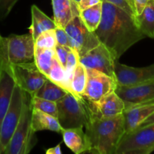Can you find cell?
I'll list each match as a JSON object with an SVG mask.
<instances>
[{
    "instance_id": "obj_1",
    "label": "cell",
    "mask_w": 154,
    "mask_h": 154,
    "mask_svg": "<svg viewBox=\"0 0 154 154\" xmlns=\"http://www.w3.org/2000/svg\"><path fill=\"white\" fill-rule=\"evenodd\" d=\"M102 17L95 33L116 60H119L130 48L146 36L139 29L136 17L108 2L102 1Z\"/></svg>"
},
{
    "instance_id": "obj_2",
    "label": "cell",
    "mask_w": 154,
    "mask_h": 154,
    "mask_svg": "<svg viewBox=\"0 0 154 154\" xmlns=\"http://www.w3.org/2000/svg\"><path fill=\"white\" fill-rule=\"evenodd\" d=\"M85 129L89 146L88 153L115 154L121 138L125 133L123 115L93 118Z\"/></svg>"
},
{
    "instance_id": "obj_3",
    "label": "cell",
    "mask_w": 154,
    "mask_h": 154,
    "mask_svg": "<svg viewBox=\"0 0 154 154\" xmlns=\"http://www.w3.org/2000/svg\"><path fill=\"white\" fill-rule=\"evenodd\" d=\"M57 120L63 129L85 128L93 119L90 101L68 93L57 101Z\"/></svg>"
},
{
    "instance_id": "obj_4",
    "label": "cell",
    "mask_w": 154,
    "mask_h": 154,
    "mask_svg": "<svg viewBox=\"0 0 154 154\" xmlns=\"http://www.w3.org/2000/svg\"><path fill=\"white\" fill-rule=\"evenodd\" d=\"M29 96H26L18 124L3 154H28L37 143L36 132L32 128L33 108Z\"/></svg>"
},
{
    "instance_id": "obj_5",
    "label": "cell",
    "mask_w": 154,
    "mask_h": 154,
    "mask_svg": "<svg viewBox=\"0 0 154 154\" xmlns=\"http://www.w3.org/2000/svg\"><path fill=\"white\" fill-rule=\"evenodd\" d=\"M154 151V123L125 133L115 154H149Z\"/></svg>"
},
{
    "instance_id": "obj_6",
    "label": "cell",
    "mask_w": 154,
    "mask_h": 154,
    "mask_svg": "<svg viewBox=\"0 0 154 154\" xmlns=\"http://www.w3.org/2000/svg\"><path fill=\"white\" fill-rule=\"evenodd\" d=\"M27 94L16 84L8 109L0 125V154L4 153L16 129Z\"/></svg>"
},
{
    "instance_id": "obj_7",
    "label": "cell",
    "mask_w": 154,
    "mask_h": 154,
    "mask_svg": "<svg viewBox=\"0 0 154 154\" xmlns=\"http://www.w3.org/2000/svg\"><path fill=\"white\" fill-rule=\"evenodd\" d=\"M15 85L11 64L8 58L6 38L0 35V125L8 109Z\"/></svg>"
},
{
    "instance_id": "obj_8",
    "label": "cell",
    "mask_w": 154,
    "mask_h": 154,
    "mask_svg": "<svg viewBox=\"0 0 154 154\" xmlns=\"http://www.w3.org/2000/svg\"><path fill=\"white\" fill-rule=\"evenodd\" d=\"M64 29L69 37L70 48L75 51L79 57L101 43L95 32L88 29L79 15L72 18Z\"/></svg>"
},
{
    "instance_id": "obj_9",
    "label": "cell",
    "mask_w": 154,
    "mask_h": 154,
    "mask_svg": "<svg viewBox=\"0 0 154 154\" xmlns=\"http://www.w3.org/2000/svg\"><path fill=\"white\" fill-rule=\"evenodd\" d=\"M11 67L16 84L28 93L30 97L34 96L48 80L47 77L38 69L34 61L11 64Z\"/></svg>"
},
{
    "instance_id": "obj_10",
    "label": "cell",
    "mask_w": 154,
    "mask_h": 154,
    "mask_svg": "<svg viewBox=\"0 0 154 154\" xmlns=\"http://www.w3.org/2000/svg\"><path fill=\"white\" fill-rule=\"evenodd\" d=\"M8 58L11 64L34 61L35 38L30 33L6 37Z\"/></svg>"
},
{
    "instance_id": "obj_11",
    "label": "cell",
    "mask_w": 154,
    "mask_h": 154,
    "mask_svg": "<svg viewBox=\"0 0 154 154\" xmlns=\"http://www.w3.org/2000/svg\"><path fill=\"white\" fill-rule=\"evenodd\" d=\"M87 69V83L83 96L91 102H98L101 98L115 91L117 82L115 78L104 72Z\"/></svg>"
},
{
    "instance_id": "obj_12",
    "label": "cell",
    "mask_w": 154,
    "mask_h": 154,
    "mask_svg": "<svg viewBox=\"0 0 154 154\" xmlns=\"http://www.w3.org/2000/svg\"><path fill=\"white\" fill-rule=\"evenodd\" d=\"M114 74L119 86L131 87L154 82V63L146 67H131L115 62Z\"/></svg>"
},
{
    "instance_id": "obj_13",
    "label": "cell",
    "mask_w": 154,
    "mask_h": 154,
    "mask_svg": "<svg viewBox=\"0 0 154 154\" xmlns=\"http://www.w3.org/2000/svg\"><path fill=\"white\" fill-rule=\"evenodd\" d=\"M116 59L111 51L102 43L79 57V62L86 69H95L115 78L114 66Z\"/></svg>"
},
{
    "instance_id": "obj_14",
    "label": "cell",
    "mask_w": 154,
    "mask_h": 154,
    "mask_svg": "<svg viewBox=\"0 0 154 154\" xmlns=\"http://www.w3.org/2000/svg\"><path fill=\"white\" fill-rule=\"evenodd\" d=\"M116 94L123 100L125 109L132 105L154 100V82L131 87L117 85Z\"/></svg>"
},
{
    "instance_id": "obj_15",
    "label": "cell",
    "mask_w": 154,
    "mask_h": 154,
    "mask_svg": "<svg viewBox=\"0 0 154 154\" xmlns=\"http://www.w3.org/2000/svg\"><path fill=\"white\" fill-rule=\"evenodd\" d=\"M93 118H110L123 114L125 105L116 92L101 98L98 102H91Z\"/></svg>"
},
{
    "instance_id": "obj_16",
    "label": "cell",
    "mask_w": 154,
    "mask_h": 154,
    "mask_svg": "<svg viewBox=\"0 0 154 154\" xmlns=\"http://www.w3.org/2000/svg\"><path fill=\"white\" fill-rule=\"evenodd\" d=\"M154 113V100L137 104L124 111L123 118L125 133L131 132L142 124L151 114Z\"/></svg>"
},
{
    "instance_id": "obj_17",
    "label": "cell",
    "mask_w": 154,
    "mask_h": 154,
    "mask_svg": "<svg viewBox=\"0 0 154 154\" xmlns=\"http://www.w3.org/2000/svg\"><path fill=\"white\" fill-rule=\"evenodd\" d=\"M54 20L58 27L65 28L73 17L79 15L78 4L73 0H51Z\"/></svg>"
},
{
    "instance_id": "obj_18",
    "label": "cell",
    "mask_w": 154,
    "mask_h": 154,
    "mask_svg": "<svg viewBox=\"0 0 154 154\" xmlns=\"http://www.w3.org/2000/svg\"><path fill=\"white\" fill-rule=\"evenodd\" d=\"M61 134L63 143L74 153H88L89 150L88 142L83 127L63 129Z\"/></svg>"
},
{
    "instance_id": "obj_19",
    "label": "cell",
    "mask_w": 154,
    "mask_h": 154,
    "mask_svg": "<svg viewBox=\"0 0 154 154\" xmlns=\"http://www.w3.org/2000/svg\"><path fill=\"white\" fill-rule=\"evenodd\" d=\"M32 23L28 29L35 39L39 34L49 29H55L57 27L54 20L48 17L35 5L31 6Z\"/></svg>"
},
{
    "instance_id": "obj_20",
    "label": "cell",
    "mask_w": 154,
    "mask_h": 154,
    "mask_svg": "<svg viewBox=\"0 0 154 154\" xmlns=\"http://www.w3.org/2000/svg\"><path fill=\"white\" fill-rule=\"evenodd\" d=\"M32 128L36 132L48 130L61 133L62 131V127L57 117L35 109H33L32 112Z\"/></svg>"
},
{
    "instance_id": "obj_21",
    "label": "cell",
    "mask_w": 154,
    "mask_h": 154,
    "mask_svg": "<svg viewBox=\"0 0 154 154\" xmlns=\"http://www.w3.org/2000/svg\"><path fill=\"white\" fill-rule=\"evenodd\" d=\"M136 22L146 37L154 38V0H149L141 13L136 16Z\"/></svg>"
},
{
    "instance_id": "obj_22",
    "label": "cell",
    "mask_w": 154,
    "mask_h": 154,
    "mask_svg": "<svg viewBox=\"0 0 154 154\" xmlns=\"http://www.w3.org/2000/svg\"><path fill=\"white\" fill-rule=\"evenodd\" d=\"M103 4L100 2L95 5L79 11V17L88 29L95 32L98 28L102 17Z\"/></svg>"
},
{
    "instance_id": "obj_23",
    "label": "cell",
    "mask_w": 154,
    "mask_h": 154,
    "mask_svg": "<svg viewBox=\"0 0 154 154\" xmlns=\"http://www.w3.org/2000/svg\"><path fill=\"white\" fill-rule=\"evenodd\" d=\"M54 58H55L54 49L35 47L34 62L38 69L46 77L51 69Z\"/></svg>"
},
{
    "instance_id": "obj_24",
    "label": "cell",
    "mask_w": 154,
    "mask_h": 154,
    "mask_svg": "<svg viewBox=\"0 0 154 154\" xmlns=\"http://www.w3.org/2000/svg\"><path fill=\"white\" fill-rule=\"evenodd\" d=\"M68 92L50 80H47L41 88L38 90L35 96L57 102L64 97Z\"/></svg>"
},
{
    "instance_id": "obj_25",
    "label": "cell",
    "mask_w": 154,
    "mask_h": 154,
    "mask_svg": "<svg viewBox=\"0 0 154 154\" xmlns=\"http://www.w3.org/2000/svg\"><path fill=\"white\" fill-rule=\"evenodd\" d=\"M87 83V69L79 62L74 70L71 81V90L72 94L76 96H83Z\"/></svg>"
},
{
    "instance_id": "obj_26",
    "label": "cell",
    "mask_w": 154,
    "mask_h": 154,
    "mask_svg": "<svg viewBox=\"0 0 154 154\" xmlns=\"http://www.w3.org/2000/svg\"><path fill=\"white\" fill-rule=\"evenodd\" d=\"M47 78L52 81L54 84H57L58 86L61 87L69 93L67 85H66V73H65V69L63 66L60 63V62L57 60V59H54L52 66L51 69L47 75Z\"/></svg>"
},
{
    "instance_id": "obj_27",
    "label": "cell",
    "mask_w": 154,
    "mask_h": 154,
    "mask_svg": "<svg viewBox=\"0 0 154 154\" xmlns=\"http://www.w3.org/2000/svg\"><path fill=\"white\" fill-rule=\"evenodd\" d=\"M30 105L33 109L38 110L57 117V107L56 102L41 99L34 96L30 97Z\"/></svg>"
},
{
    "instance_id": "obj_28",
    "label": "cell",
    "mask_w": 154,
    "mask_h": 154,
    "mask_svg": "<svg viewBox=\"0 0 154 154\" xmlns=\"http://www.w3.org/2000/svg\"><path fill=\"white\" fill-rule=\"evenodd\" d=\"M57 45L54 29L46 30L42 32L35 39V47L42 48L54 49Z\"/></svg>"
},
{
    "instance_id": "obj_29",
    "label": "cell",
    "mask_w": 154,
    "mask_h": 154,
    "mask_svg": "<svg viewBox=\"0 0 154 154\" xmlns=\"http://www.w3.org/2000/svg\"><path fill=\"white\" fill-rule=\"evenodd\" d=\"M102 1H106L111 3L113 5L119 8L122 11L126 12L128 14L131 15L134 17H136L137 16L134 6L130 2L129 0H102Z\"/></svg>"
},
{
    "instance_id": "obj_30",
    "label": "cell",
    "mask_w": 154,
    "mask_h": 154,
    "mask_svg": "<svg viewBox=\"0 0 154 154\" xmlns=\"http://www.w3.org/2000/svg\"><path fill=\"white\" fill-rule=\"evenodd\" d=\"M18 0H0V20H3L10 14Z\"/></svg>"
},
{
    "instance_id": "obj_31",
    "label": "cell",
    "mask_w": 154,
    "mask_h": 154,
    "mask_svg": "<svg viewBox=\"0 0 154 154\" xmlns=\"http://www.w3.org/2000/svg\"><path fill=\"white\" fill-rule=\"evenodd\" d=\"M54 32H55L57 45L70 48V46H69V37H68V35L64 28L57 26L55 29H54Z\"/></svg>"
},
{
    "instance_id": "obj_32",
    "label": "cell",
    "mask_w": 154,
    "mask_h": 154,
    "mask_svg": "<svg viewBox=\"0 0 154 154\" xmlns=\"http://www.w3.org/2000/svg\"><path fill=\"white\" fill-rule=\"evenodd\" d=\"M70 48L68 47L61 46V45H56L54 51H55V57L57 59L60 64L65 68L66 63V59H67L68 53H69Z\"/></svg>"
},
{
    "instance_id": "obj_33",
    "label": "cell",
    "mask_w": 154,
    "mask_h": 154,
    "mask_svg": "<svg viewBox=\"0 0 154 154\" xmlns=\"http://www.w3.org/2000/svg\"><path fill=\"white\" fill-rule=\"evenodd\" d=\"M100 2H102V0H80L77 4H78V7L80 11L95 5Z\"/></svg>"
},
{
    "instance_id": "obj_34",
    "label": "cell",
    "mask_w": 154,
    "mask_h": 154,
    "mask_svg": "<svg viewBox=\"0 0 154 154\" xmlns=\"http://www.w3.org/2000/svg\"><path fill=\"white\" fill-rule=\"evenodd\" d=\"M149 1V0H133L136 15H138L141 13Z\"/></svg>"
},
{
    "instance_id": "obj_35",
    "label": "cell",
    "mask_w": 154,
    "mask_h": 154,
    "mask_svg": "<svg viewBox=\"0 0 154 154\" xmlns=\"http://www.w3.org/2000/svg\"><path fill=\"white\" fill-rule=\"evenodd\" d=\"M45 153L46 154H62L61 149H60V144H57V146L54 147H51V148L45 150Z\"/></svg>"
},
{
    "instance_id": "obj_36",
    "label": "cell",
    "mask_w": 154,
    "mask_h": 154,
    "mask_svg": "<svg viewBox=\"0 0 154 154\" xmlns=\"http://www.w3.org/2000/svg\"><path fill=\"white\" fill-rule=\"evenodd\" d=\"M152 123H154V113L152 114H151L147 119H146L145 121H143L142 123V124L140 125L139 127H141V126H147V125L149 124H152Z\"/></svg>"
},
{
    "instance_id": "obj_37",
    "label": "cell",
    "mask_w": 154,
    "mask_h": 154,
    "mask_svg": "<svg viewBox=\"0 0 154 154\" xmlns=\"http://www.w3.org/2000/svg\"><path fill=\"white\" fill-rule=\"evenodd\" d=\"M129 1H130V2H131V4L133 5V6H134V3H133V0H129Z\"/></svg>"
},
{
    "instance_id": "obj_38",
    "label": "cell",
    "mask_w": 154,
    "mask_h": 154,
    "mask_svg": "<svg viewBox=\"0 0 154 154\" xmlns=\"http://www.w3.org/2000/svg\"><path fill=\"white\" fill-rule=\"evenodd\" d=\"M73 1H75V2H76V3H78V2H79V1H80V0H73Z\"/></svg>"
}]
</instances>
